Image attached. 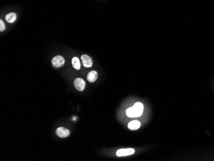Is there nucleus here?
I'll return each instance as SVG.
<instances>
[{
	"label": "nucleus",
	"instance_id": "1",
	"mask_svg": "<svg viewBox=\"0 0 214 161\" xmlns=\"http://www.w3.org/2000/svg\"><path fill=\"white\" fill-rule=\"evenodd\" d=\"M144 111V106L140 102L135 103L132 107L126 110V115L130 117H137L140 116Z\"/></svg>",
	"mask_w": 214,
	"mask_h": 161
},
{
	"label": "nucleus",
	"instance_id": "2",
	"mask_svg": "<svg viewBox=\"0 0 214 161\" xmlns=\"http://www.w3.org/2000/svg\"><path fill=\"white\" fill-rule=\"evenodd\" d=\"M65 63L64 58L62 56H56L52 60V64L55 68H60L64 66Z\"/></svg>",
	"mask_w": 214,
	"mask_h": 161
},
{
	"label": "nucleus",
	"instance_id": "3",
	"mask_svg": "<svg viewBox=\"0 0 214 161\" xmlns=\"http://www.w3.org/2000/svg\"><path fill=\"white\" fill-rule=\"evenodd\" d=\"M135 153V150L133 148L119 149L116 152V155L118 157H124L132 155Z\"/></svg>",
	"mask_w": 214,
	"mask_h": 161
},
{
	"label": "nucleus",
	"instance_id": "4",
	"mask_svg": "<svg viewBox=\"0 0 214 161\" xmlns=\"http://www.w3.org/2000/svg\"><path fill=\"white\" fill-rule=\"evenodd\" d=\"M74 87L78 91H84L85 87V81L81 78H78L74 80Z\"/></svg>",
	"mask_w": 214,
	"mask_h": 161
},
{
	"label": "nucleus",
	"instance_id": "5",
	"mask_svg": "<svg viewBox=\"0 0 214 161\" xmlns=\"http://www.w3.org/2000/svg\"><path fill=\"white\" fill-rule=\"evenodd\" d=\"M57 135L61 138H66L70 135V132L68 129L63 127H59L56 130Z\"/></svg>",
	"mask_w": 214,
	"mask_h": 161
},
{
	"label": "nucleus",
	"instance_id": "6",
	"mask_svg": "<svg viewBox=\"0 0 214 161\" xmlns=\"http://www.w3.org/2000/svg\"><path fill=\"white\" fill-rule=\"evenodd\" d=\"M82 61V64L85 68H90L92 66V60L91 57L87 55H83L81 57Z\"/></svg>",
	"mask_w": 214,
	"mask_h": 161
},
{
	"label": "nucleus",
	"instance_id": "7",
	"mask_svg": "<svg viewBox=\"0 0 214 161\" xmlns=\"http://www.w3.org/2000/svg\"><path fill=\"white\" fill-rule=\"evenodd\" d=\"M98 78V73L96 71H92L89 73V74H87V79L89 82H94L97 80Z\"/></svg>",
	"mask_w": 214,
	"mask_h": 161
},
{
	"label": "nucleus",
	"instance_id": "8",
	"mask_svg": "<svg viewBox=\"0 0 214 161\" xmlns=\"http://www.w3.org/2000/svg\"><path fill=\"white\" fill-rule=\"evenodd\" d=\"M140 123L138 121L135 120L131 121L128 123V127L130 130H135L140 128Z\"/></svg>",
	"mask_w": 214,
	"mask_h": 161
},
{
	"label": "nucleus",
	"instance_id": "9",
	"mask_svg": "<svg viewBox=\"0 0 214 161\" xmlns=\"http://www.w3.org/2000/svg\"><path fill=\"white\" fill-rule=\"evenodd\" d=\"M72 64H73V68L76 69V70H79L80 69V67H81V65H80V60H79V58L78 57H73V59H72Z\"/></svg>",
	"mask_w": 214,
	"mask_h": 161
},
{
	"label": "nucleus",
	"instance_id": "10",
	"mask_svg": "<svg viewBox=\"0 0 214 161\" xmlns=\"http://www.w3.org/2000/svg\"><path fill=\"white\" fill-rule=\"evenodd\" d=\"M5 19L7 21H8L9 23H14L15 21V19H16V14L14 12L8 14L6 15Z\"/></svg>",
	"mask_w": 214,
	"mask_h": 161
},
{
	"label": "nucleus",
	"instance_id": "11",
	"mask_svg": "<svg viewBox=\"0 0 214 161\" xmlns=\"http://www.w3.org/2000/svg\"><path fill=\"white\" fill-rule=\"evenodd\" d=\"M0 31L1 32H3V31L5 29V24H4V23L2 20L0 21Z\"/></svg>",
	"mask_w": 214,
	"mask_h": 161
}]
</instances>
